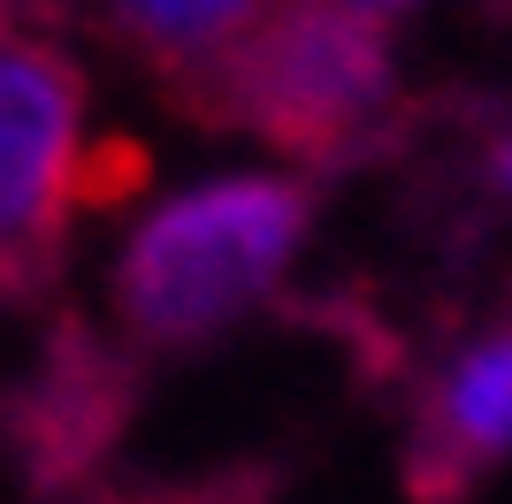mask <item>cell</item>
<instances>
[{"label": "cell", "instance_id": "obj_1", "mask_svg": "<svg viewBox=\"0 0 512 504\" xmlns=\"http://www.w3.org/2000/svg\"><path fill=\"white\" fill-rule=\"evenodd\" d=\"M314 237L299 168H214L138 207L107 268V321L130 352L192 359L291 283Z\"/></svg>", "mask_w": 512, "mask_h": 504}, {"label": "cell", "instance_id": "obj_2", "mask_svg": "<svg viewBox=\"0 0 512 504\" xmlns=\"http://www.w3.org/2000/svg\"><path fill=\"white\" fill-rule=\"evenodd\" d=\"M207 92L291 161H314L390 115L398 46L390 31L344 16L329 0H276Z\"/></svg>", "mask_w": 512, "mask_h": 504}, {"label": "cell", "instance_id": "obj_3", "mask_svg": "<svg viewBox=\"0 0 512 504\" xmlns=\"http://www.w3.org/2000/svg\"><path fill=\"white\" fill-rule=\"evenodd\" d=\"M92 199L85 69L54 39L0 16V291H23L62 252Z\"/></svg>", "mask_w": 512, "mask_h": 504}, {"label": "cell", "instance_id": "obj_4", "mask_svg": "<svg viewBox=\"0 0 512 504\" xmlns=\"http://www.w3.org/2000/svg\"><path fill=\"white\" fill-rule=\"evenodd\" d=\"M413 482L436 497H467L512 466V306L482 329H467L428 375L413 405Z\"/></svg>", "mask_w": 512, "mask_h": 504}, {"label": "cell", "instance_id": "obj_5", "mask_svg": "<svg viewBox=\"0 0 512 504\" xmlns=\"http://www.w3.org/2000/svg\"><path fill=\"white\" fill-rule=\"evenodd\" d=\"M276 0H100V23L176 84H214Z\"/></svg>", "mask_w": 512, "mask_h": 504}, {"label": "cell", "instance_id": "obj_6", "mask_svg": "<svg viewBox=\"0 0 512 504\" xmlns=\"http://www.w3.org/2000/svg\"><path fill=\"white\" fill-rule=\"evenodd\" d=\"M329 8H344V16L375 23V31H398V23H406L413 8H428V0H329Z\"/></svg>", "mask_w": 512, "mask_h": 504}, {"label": "cell", "instance_id": "obj_7", "mask_svg": "<svg viewBox=\"0 0 512 504\" xmlns=\"http://www.w3.org/2000/svg\"><path fill=\"white\" fill-rule=\"evenodd\" d=\"M482 176H490V191H497V199H512V123L490 138V153H482Z\"/></svg>", "mask_w": 512, "mask_h": 504}, {"label": "cell", "instance_id": "obj_8", "mask_svg": "<svg viewBox=\"0 0 512 504\" xmlns=\"http://www.w3.org/2000/svg\"><path fill=\"white\" fill-rule=\"evenodd\" d=\"M0 16H8V0H0Z\"/></svg>", "mask_w": 512, "mask_h": 504}]
</instances>
